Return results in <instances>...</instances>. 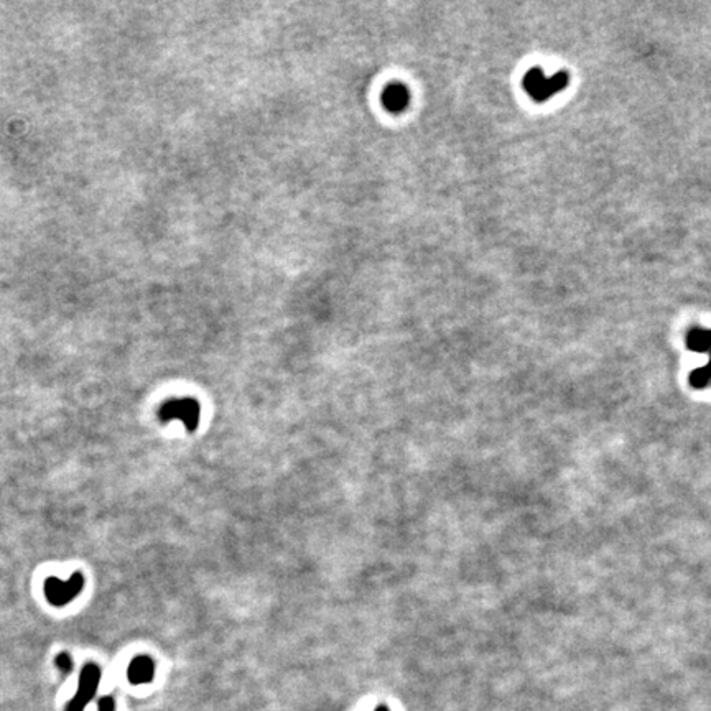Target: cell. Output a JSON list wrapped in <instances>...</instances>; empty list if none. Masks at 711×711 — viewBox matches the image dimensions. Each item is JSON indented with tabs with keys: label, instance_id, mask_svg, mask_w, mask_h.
<instances>
[{
	"label": "cell",
	"instance_id": "4",
	"mask_svg": "<svg viewBox=\"0 0 711 711\" xmlns=\"http://www.w3.org/2000/svg\"><path fill=\"white\" fill-rule=\"evenodd\" d=\"M99 682H101V667L96 664H86L79 673L78 690L70 703L66 705V711H84L89 701L96 695Z\"/></svg>",
	"mask_w": 711,
	"mask_h": 711
},
{
	"label": "cell",
	"instance_id": "6",
	"mask_svg": "<svg viewBox=\"0 0 711 711\" xmlns=\"http://www.w3.org/2000/svg\"><path fill=\"white\" fill-rule=\"evenodd\" d=\"M155 662L148 655H137L127 667V678L132 685H143L154 680Z\"/></svg>",
	"mask_w": 711,
	"mask_h": 711
},
{
	"label": "cell",
	"instance_id": "5",
	"mask_svg": "<svg viewBox=\"0 0 711 711\" xmlns=\"http://www.w3.org/2000/svg\"><path fill=\"white\" fill-rule=\"evenodd\" d=\"M381 102L385 111L392 112V114H400V112H404L408 107L410 93H408V89L404 84L392 83L382 91Z\"/></svg>",
	"mask_w": 711,
	"mask_h": 711
},
{
	"label": "cell",
	"instance_id": "9",
	"mask_svg": "<svg viewBox=\"0 0 711 711\" xmlns=\"http://www.w3.org/2000/svg\"><path fill=\"white\" fill-rule=\"evenodd\" d=\"M55 665L61 670L63 675L71 673V670H73V660H71V655L66 654V652H61V654L56 655Z\"/></svg>",
	"mask_w": 711,
	"mask_h": 711
},
{
	"label": "cell",
	"instance_id": "10",
	"mask_svg": "<svg viewBox=\"0 0 711 711\" xmlns=\"http://www.w3.org/2000/svg\"><path fill=\"white\" fill-rule=\"evenodd\" d=\"M97 711H115L114 698H112V696H102V698H99Z\"/></svg>",
	"mask_w": 711,
	"mask_h": 711
},
{
	"label": "cell",
	"instance_id": "2",
	"mask_svg": "<svg viewBox=\"0 0 711 711\" xmlns=\"http://www.w3.org/2000/svg\"><path fill=\"white\" fill-rule=\"evenodd\" d=\"M570 76L566 73H558L552 78H545L543 71L540 67H532L524 78V88L535 101L543 102L553 94L568 86Z\"/></svg>",
	"mask_w": 711,
	"mask_h": 711
},
{
	"label": "cell",
	"instance_id": "7",
	"mask_svg": "<svg viewBox=\"0 0 711 711\" xmlns=\"http://www.w3.org/2000/svg\"><path fill=\"white\" fill-rule=\"evenodd\" d=\"M687 346L695 353L711 354V330H700V328L692 330L687 335Z\"/></svg>",
	"mask_w": 711,
	"mask_h": 711
},
{
	"label": "cell",
	"instance_id": "8",
	"mask_svg": "<svg viewBox=\"0 0 711 711\" xmlns=\"http://www.w3.org/2000/svg\"><path fill=\"white\" fill-rule=\"evenodd\" d=\"M711 382L708 372H706L705 367H700V369H695V371L692 372L690 374V384L693 387H696V389H703V387H706Z\"/></svg>",
	"mask_w": 711,
	"mask_h": 711
},
{
	"label": "cell",
	"instance_id": "3",
	"mask_svg": "<svg viewBox=\"0 0 711 711\" xmlns=\"http://www.w3.org/2000/svg\"><path fill=\"white\" fill-rule=\"evenodd\" d=\"M83 588H84L83 573L76 571V573L71 575V578L66 580V582H63V580L58 577L47 578L43 591L45 598H47L49 605L55 607H63L70 605L76 596H79Z\"/></svg>",
	"mask_w": 711,
	"mask_h": 711
},
{
	"label": "cell",
	"instance_id": "1",
	"mask_svg": "<svg viewBox=\"0 0 711 711\" xmlns=\"http://www.w3.org/2000/svg\"><path fill=\"white\" fill-rule=\"evenodd\" d=\"M159 418L161 423L179 420L188 431H195L200 426V402L191 397L170 399L165 404H161V407L159 408Z\"/></svg>",
	"mask_w": 711,
	"mask_h": 711
},
{
	"label": "cell",
	"instance_id": "12",
	"mask_svg": "<svg viewBox=\"0 0 711 711\" xmlns=\"http://www.w3.org/2000/svg\"><path fill=\"white\" fill-rule=\"evenodd\" d=\"M376 711H389V708L387 706H377Z\"/></svg>",
	"mask_w": 711,
	"mask_h": 711
},
{
	"label": "cell",
	"instance_id": "11",
	"mask_svg": "<svg viewBox=\"0 0 711 711\" xmlns=\"http://www.w3.org/2000/svg\"><path fill=\"white\" fill-rule=\"evenodd\" d=\"M703 367L706 369V372H708V376H710V379H711V354H710V361H708V364H706V366H703Z\"/></svg>",
	"mask_w": 711,
	"mask_h": 711
}]
</instances>
